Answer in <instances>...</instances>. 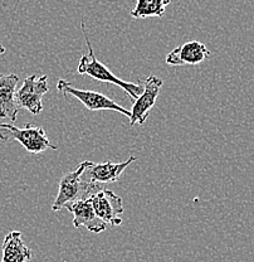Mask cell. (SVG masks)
Returning <instances> with one entry per match:
<instances>
[{"instance_id":"cell-1","label":"cell","mask_w":254,"mask_h":262,"mask_svg":"<svg viewBox=\"0 0 254 262\" xmlns=\"http://www.w3.org/2000/svg\"><path fill=\"white\" fill-rule=\"evenodd\" d=\"M81 27H82V32H83L84 38H86V45H87V48H88V54L82 56L80 63H78V67H77V72L80 73V75L89 76V77L95 78V80L97 81L116 84V86H119L120 89L124 90V91L126 92L128 96L132 98L133 101L137 100V97L140 96L144 91L143 84L132 83V82L120 80V78H117L105 64L101 63V62L96 58L94 53V48H92L91 42H89L88 39V35H87L86 26H84L83 20L81 21Z\"/></svg>"},{"instance_id":"cell-2","label":"cell","mask_w":254,"mask_h":262,"mask_svg":"<svg viewBox=\"0 0 254 262\" xmlns=\"http://www.w3.org/2000/svg\"><path fill=\"white\" fill-rule=\"evenodd\" d=\"M83 171V163L78 165L76 170L64 174L59 180V192L52 206V211L58 212L61 209H70L76 202L89 199L92 195L102 190L101 185L88 184L81 179Z\"/></svg>"},{"instance_id":"cell-3","label":"cell","mask_w":254,"mask_h":262,"mask_svg":"<svg viewBox=\"0 0 254 262\" xmlns=\"http://www.w3.org/2000/svg\"><path fill=\"white\" fill-rule=\"evenodd\" d=\"M0 140L4 143L15 140L29 152L39 154L47 149L57 150V146L52 145L47 134L43 127L34 126L32 124L24 125L23 127H16L12 124L0 122Z\"/></svg>"},{"instance_id":"cell-4","label":"cell","mask_w":254,"mask_h":262,"mask_svg":"<svg viewBox=\"0 0 254 262\" xmlns=\"http://www.w3.org/2000/svg\"><path fill=\"white\" fill-rule=\"evenodd\" d=\"M57 89L67 96H73L77 98L83 106H86L89 111H117V113L125 115V116L131 117V111L127 108L122 107L119 103L114 102L111 98L106 97L105 95L98 94L95 91H86V90H78L75 86L67 82L65 80H59L57 83Z\"/></svg>"},{"instance_id":"cell-5","label":"cell","mask_w":254,"mask_h":262,"mask_svg":"<svg viewBox=\"0 0 254 262\" xmlns=\"http://www.w3.org/2000/svg\"><path fill=\"white\" fill-rule=\"evenodd\" d=\"M48 77L35 75L29 76L23 81L20 89L16 91V102L20 108H26L33 115H39L43 110V96L48 92Z\"/></svg>"},{"instance_id":"cell-6","label":"cell","mask_w":254,"mask_h":262,"mask_svg":"<svg viewBox=\"0 0 254 262\" xmlns=\"http://www.w3.org/2000/svg\"><path fill=\"white\" fill-rule=\"evenodd\" d=\"M137 158L130 157L126 162L112 163L107 162L103 164H95L92 162L83 163V171L81 179L88 184H106V183H114L120 179L121 174L131 163L136 162Z\"/></svg>"},{"instance_id":"cell-7","label":"cell","mask_w":254,"mask_h":262,"mask_svg":"<svg viewBox=\"0 0 254 262\" xmlns=\"http://www.w3.org/2000/svg\"><path fill=\"white\" fill-rule=\"evenodd\" d=\"M164 82L161 78L156 76L151 75L144 81V91L137 100L133 101L132 108H131V117H130V125H144L146 121L147 116H149L150 110L154 107L156 98L159 96L160 90L163 87Z\"/></svg>"},{"instance_id":"cell-8","label":"cell","mask_w":254,"mask_h":262,"mask_svg":"<svg viewBox=\"0 0 254 262\" xmlns=\"http://www.w3.org/2000/svg\"><path fill=\"white\" fill-rule=\"evenodd\" d=\"M96 214L105 223L111 226H120L122 220L120 215L125 212L121 196L108 189H102L89 198Z\"/></svg>"},{"instance_id":"cell-9","label":"cell","mask_w":254,"mask_h":262,"mask_svg":"<svg viewBox=\"0 0 254 262\" xmlns=\"http://www.w3.org/2000/svg\"><path fill=\"white\" fill-rule=\"evenodd\" d=\"M210 57V51L205 45L198 40H190L179 46L166 56V63L170 66L199 64Z\"/></svg>"},{"instance_id":"cell-10","label":"cell","mask_w":254,"mask_h":262,"mask_svg":"<svg viewBox=\"0 0 254 262\" xmlns=\"http://www.w3.org/2000/svg\"><path fill=\"white\" fill-rule=\"evenodd\" d=\"M19 77L14 73L3 75L0 73V119H10L15 121L19 106L16 102V86Z\"/></svg>"},{"instance_id":"cell-11","label":"cell","mask_w":254,"mask_h":262,"mask_svg":"<svg viewBox=\"0 0 254 262\" xmlns=\"http://www.w3.org/2000/svg\"><path fill=\"white\" fill-rule=\"evenodd\" d=\"M68 211L73 214V226L76 228L86 227L89 232H94V233H101L107 228V223L103 222L96 214L89 199L76 202Z\"/></svg>"},{"instance_id":"cell-12","label":"cell","mask_w":254,"mask_h":262,"mask_svg":"<svg viewBox=\"0 0 254 262\" xmlns=\"http://www.w3.org/2000/svg\"><path fill=\"white\" fill-rule=\"evenodd\" d=\"M2 250V262H29L33 258L32 250L24 245L19 231H12L5 236Z\"/></svg>"},{"instance_id":"cell-13","label":"cell","mask_w":254,"mask_h":262,"mask_svg":"<svg viewBox=\"0 0 254 262\" xmlns=\"http://www.w3.org/2000/svg\"><path fill=\"white\" fill-rule=\"evenodd\" d=\"M170 2L171 0H136L135 8L131 10L130 14L136 19H146L151 16L161 18Z\"/></svg>"},{"instance_id":"cell-14","label":"cell","mask_w":254,"mask_h":262,"mask_svg":"<svg viewBox=\"0 0 254 262\" xmlns=\"http://www.w3.org/2000/svg\"><path fill=\"white\" fill-rule=\"evenodd\" d=\"M5 51H7V49H5L4 46H2V45H0V54L5 53Z\"/></svg>"}]
</instances>
